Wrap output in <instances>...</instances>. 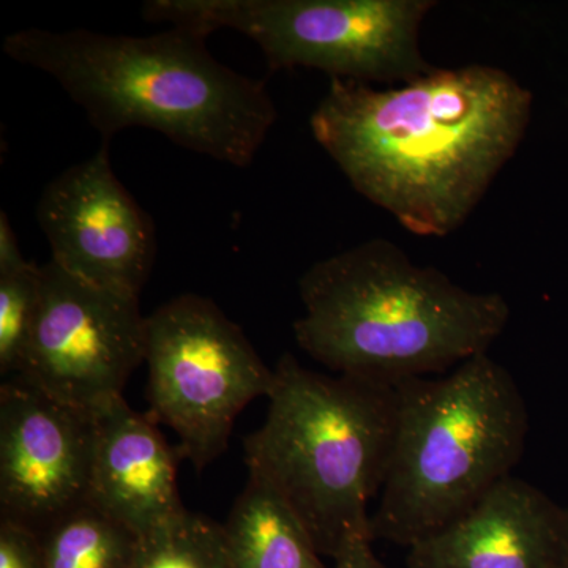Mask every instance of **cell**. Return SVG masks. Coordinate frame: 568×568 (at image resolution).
Segmentation results:
<instances>
[{
	"label": "cell",
	"instance_id": "cell-11",
	"mask_svg": "<svg viewBox=\"0 0 568 568\" xmlns=\"http://www.w3.org/2000/svg\"><path fill=\"white\" fill-rule=\"evenodd\" d=\"M568 508L504 478L465 515L407 548V568H556Z\"/></svg>",
	"mask_w": 568,
	"mask_h": 568
},
{
	"label": "cell",
	"instance_id": "cell-6",
	"mask_svg": "<svg viewBox=\"0 0 568 568\" xmlns=\"http://www.w3.org/2000/svg\"><path fill=\"white\" fill-rule=\"evenodd\" d=\"M433 0H152L151 22L211 36L244 33L271 69H312L331 80L407 84L436 70L420 48Z\"/></svg>",
	"mask_w": 568,
	"mask_h": 568
},
{
	"label": "cell",
	"instance_id": "cell-16",
	"mask_svg": "<svg viewBox=\"0 0 568 568\" xmlns=\"http://www.w3.org/2000/svg\"><path fill=\"white\" fill-rule=\"evenodd\" d=\"M41 291V267L28 260L0 265V373L20 372Z\"/></svg>",
	"mask_w": 568,
	"mask_h": 568
},
{
	"label": "cell",
	"instance_id": "cell-2",
	"mask_svg": "<svg viewBox=\"0 0 568 568\" xmlns=\"http://www.w3.org/2000/svg\"><path fill=\"white\" fill-rule=\"evenodd\" d=\"M3 52L54 78L104 140L142 126L246 168L276 121L264 81L216 61L207 36L192 29L148 37L21 29L6 37Z\"/></svg>",
	"mask_w": 568,
	"mask_h": 568
},
{
	"label": "cell",
	"instance_id": "cell-15",
	"mask_svg": "<svg viewBox=\"0 0 568 568\" xmlns=\"http://www.w3.org/2000/svg\"><path fill=\"white\" fill-rule=\"evenodd\" d=\"M132 568H231L222 525L183 511L162 529L141 538Z\"/></svg>",
	"mask_w": 568,
	"mask_h": 568
},
{
	"label": "cell",
	"instance_id": "cell-4",
	"mask_svg": "<svg viewBox=\"0 0 568 568\" xmlns=\"http://www.w3.org/2000/svg\"><path fill=\"white\" fill-rule=\"evenodd\" d=\"M267 399L263 426L245 439L248 477L282 497L323 558L373 540L369 504L394 450L395 387L323 375L284 354Z\"/></svg>",
	"mask_w": 568,
	"mask_h": 568
},
{
	"label": "cell",
	"instance_id": "cell-8",
	"mask_svg": "<svg viewBox=\"0 0 568 568\" xmlns=\"http://www.w3.org/2000/svg\"><path fill=\"white\" fill-rule=\"evenodd\" d=\"M144 353L140 297L84 282L51 260L41 267L39 313L14 376L61 402L95 409L122 395Z\"/></svg>",
	"mask_w": 568,
	"mask_h": 568
},
{
	"label": "cell",
	"instance_id": "cell-13",
	"mask_svg": "<svg viewBox=\"0 0 568 568\" xmlns=\"http://www.w3.org/2000/svg\"><path fill=\"white\" fill-rule=\"evenodd\" d=\"M231 568H328L274 489L248 477L222 525Z\"/></svg>",
	"mask_w": 568,
	"mask_h": 568
},
{
	"label": "cell",
	"instance_id": "cell-19",
	"mask_svg": "<svg viewBox=\"0 0 568 568\" xmlns=\"http://www.w3.org/2000/svg\"><path fill=\"white\" fill-rule=\"evenodd\" d=\"M556 568H568V525L566 530V537H564L562 548H560V555Z\"/></svg>",
	"mask_w": 568,
	"mask_h": 568
},
{
	"label": "cell",
	"instance_id": "cell-1",
	"mask_svg": "<svg viewBox=\"0 0 568 568\" xmlns=\"http://www.w3.org/2000/svg\"><path fill=\"white\" fill-rule=\"evenodd\" d=\"M532 93L488 65L436 69L396 88L331 80L313 136L351 185L407 231L465 224L525 140Z\"/></svg>",
	"mask_w": 568,
	"mask_h": 568
},
{
	"label": "cell",
	"instance_id": "cell-9",
	"mask_svg": "<svg viewBox=\"0 0 568 568\" xmlns=\"http://www.w3.org/2000/svg\"><path fill=\"white\" fill-rule=\"evenodd\" d=\"M95 409L13 376L0 387V519L41 534L89 503Z\"/></svg>",
	"mask_w": 568,
	"mask_h": 568
},
{
	"label": "cell",
	"instance_id": "cell-3",
	"mask_svg": "<svg viewBox=\"0 0 568 568\" xmlns=\"http://www.w3.org/2000/svg\"><path fill=\"white\" fill-rule=\"evenodd\" d=\"M297 345L339 376L398 386L446 375L506 331L499 293H474L387 239L317 261L298 280Z\"/></svg>",
	"mask_w": 568,
	"mask_h": 568
},
{
	"label": "cell",
	"instance_id": "cell-5",
	"mask_svg": "<svg viewBox=\"0 0 568 568\" xmlns=\"http://www.w3.org/2000/svg\"><path fill=\"white\" fill-rule=\"evenodd\" d=\"M395 390L394 450L372 536L410 548L514 476L529 413L515 377L488 353Z\"/></svg>",
	"mask_w": 568,
	"mask_h": 568
},
{
	"label": "cell",
	"instance_id": "cell-14",
	"mask_svg": "<svg viewBox=\"0 0 568 568\" xmlns=\"http://www.w3.org/2000/svg\"><path fill=\"white\" fill-rule=\"evenodd\" d=\"M44 568H132L141 537L91 503L39 534Z\"/></svg>",
	"mask_w": 568,
	"mask_h": 568
},
{
	"label": "cell",
	"instance_id": "cell-12",
	"mask_svg": "<svg viewBox=\"0 0 568 568\" xmlns=\"http://www.w3.org/2000/svg\"><path fill=\"white\" fill-rule=\"evenodd\" d=\"M97 443L89 503L148 537L186 511L179 495L178 446L123 395L95 407Z\"/></svg>",
	"mask_w": 568,
	"mask_h": 568
},
{
	"label": "cell",
	"instance_id": "cell-7",
	"mask_svg": "<svg viewBox=\"0 0 568 568\" xmlns=\"http://www.w3.org/2000/svg\"><path fill=\"white\" fill-rule=\"evenodd\" d=\"M144 362L149 417L173 429L183 462L200 473L226 452L242 410L274 386L242 328L196 294L145 316Z\"/></svg>",
	"mask_w": 568,
	"mask_h": 568
},
{
	"label": "cell",
	"instance_id": "cell-18",
	"mask_svg": "<svg viewBox=\"0 0 568 568\" xmlns=\"http://www.w3.org/2000/svg\"><path fill=\"white\" fill-rule=\"evenodd\" d=\"M332 568H386L383 566L375 551H373V540L361 538L355 540L349 547L343 549L342 555L334 560Z\"/></svg>",
	"mask_w": 568,
	"mask_h": 568
},
{
	"label": "cell",
	"instance_id": "cell-17",
	"mask_svg": "<svg viewBox=\"0 0 568 568\" xmlns=\"http://www.w3.org/2000/svg\"><path fill=\"white\" fill-rule=\"evenodd\" d=\"M0 568H44L39 534L0 519Z\"/></svg>",
	"mask_w": 568,
	"mask_h": 568
},
{
	"label": "cell",
	"instance_id": "cell-10",
	"mask_svg": "<svg viewBox=\"0 0 568 568\" xmlns=\"http://www.w3.org/2000/svg\"><path fill=\"white\" fill-rule=\"evenodd\" d=\"M51 261L84 282L140 297L156 256L155 226L99 152L52 179L37 204Z\"/></svg>",
	"mask_w": 568,
	"mask_h": 568
}]
</instances>
